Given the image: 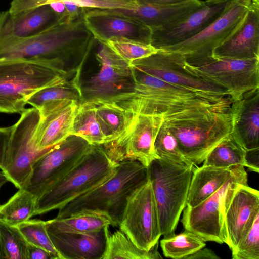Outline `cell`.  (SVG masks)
Listing matches in <instances>:
<instances>
[{
  "mask_svg": "<svg viewBox=\"0 0 259 259\" xmlns=\"http://www.w3.org/2000/svg\"><path fill=\"white\" fill-rule=\"evenodd\" d=\"M49 229L69 232H88L98 231L111 225L103 215L91 212L80 213L64 218H54L46 221Z\"/></svg>",
  "mask_w": 259,
  "mask_h": 259,
  "instance_id": "32",
  "label": "cell"
},
{
  "mask_svg": "<svg viewBox=\"0 0 259 259\" xmlns=\"http://www.w3.org/2000/svg\"><path fill=\"white\" fill-rule=\"evenodd\" d=\"M238 166H194L186 206L194 207L211 196L232 177Z\"/></svg>",
  "mask_w": 259,
  "mask_h": 259,
  "instance_id": "26",
  "label": "cell"
},
{
  "mask_svg": "<svg viewBox=\"0 0 259 259\" xmlns=\"http://www.w3.org/2000/svg\"><path fill=\"white\" fill-rule=\"evenodd\" d=\"M231 252L233 259H259V214L249 231Z\"/></svg>",
  "mask_w": 259,
  "mask_h": 259,
  "instance_id": "39",
  "label": "cell"
},
{
  "mask_svg": "<svg viewBox=\"0 0 259 259\" xmlns=\"http://www.w3.org/2000/svg\"><path fill=\"white\" fill-rule=\"evenodd\" d=\"M96 58L99 69L85 82L80 83V103L105 101L131 91L134 80L129 63L104 44H101Z\"/></svg>",
  "mask_w": 259,
  "mask_h": 259,
  "instance_id": "12",
  "label": "cell"
},
{
  "mask_svg": "<svg viewBox=\"0 0 259 259\" xmlns=\"http://www.w3.org/2000/svg\"><path fill=\"white\" fill-rule=\"evenodd\" d=\"M148 180V167L137 161L120 162L109 179L59 209L56 218L96 213L108 218L111 226L118 227L128 198Z\"/></svg>",
  "mask_w": 259,
  "mask_h": 259,
  "instance_id": "4",
  "label": "cell"
},
{
  "mask_svg": "<svg viewBox=\"0 0 259 259\" xmlns=\"http://www.w3.org/2000/svg\"><path fill=\"white\" fill-rule=\"evenodd\" d=\"M204 1H207V0H204Z\"/></svg>",
  "mask_w": 259,
  "mask_h": 259,
  "instance_id": "49",
  "label": "cell"
},
{
  "mask_svg": "<svg viewBox=\"0 0 259 259\" xmlns=\"http://www.w3.org/2000/svg\"><path fill=\"white\" fill-rule=\"evenodd\" d=\"M251 4V0H231L223 12L200 32L182 42L162 49L182 54L187 62L212 56L213 50L233 33Z\"/></svg>",
  "mask_w": 259,
  "mask_h": 259,
  "instance_id": "15",
  "label": "cell"
},
{
  "mask_svg": "<svg viewBox=\"0 0 259 259\" xmlns=\"http://www.w3.org/2000/svg\"><path fill=\"white\" fill-rule=\"evenodd\" d=\"M164 117V116H163ZM185 157L194 166L232 133L229 112L190 111L164 117Z\"/></svg>",
  "mask_w": 259,
  "mask_h": 259,
  "instance_id": "6",
  "label": "cell"
},
{
  "mask_svg": "<svg viewBox=\"0 0 259 259\" xmlns=\"http://www.w3.org/2000/svg\"><path fill=\"white\" fill-rule=\"evenodd\" d=\"M62 21L49 5L27 11L0 12V50L19 40L33 36Z\"/></svg>",
  "mask_w": 259,
  "mask_h": 259,
  "instance_id": "20",
  "label": "cell"
},
{
  "mask_svg": "<svg viewBox=\"0 0 259 259\" xmlns=\"http://www.w3.org/2000/svg\"><path fill=\"white\" fill-rule=\"evenodd\" d=\"M160 244L164 256L175 259L185 258L206 245L198 236L186 229L179 234L163 238Z\"/></svg>",
  "mask_w": 259,
  "mask_h": 259,
  "instance_id": "34",
  "label": "cell"
},
{
  "mask_svg": "<svg viewBox=\"0 0 259 259\" xmlns=\"http://www.w3.org/2000/svg\"><path fill=\"white\" fill-rule=\"evenodd\" d=\"M92 103L95 104L96 116L105 138L104 144L121 137L129 127L134 114L112 102Z\"/></svg>",
  "mask_w": 259,
  "mask_h": 259,
  "instance_id": "28",
  "label": "cell"
},
{
  "mask_svg": "<svg viewBox=\"0 0 259 259\" xmlns=\"http://www.w3.org/2000/svg\"><path fill=\"white\" fill-rule=\"evenodd\" d=\"M13 128L12 126L0 127V169L3 170L5 163L7 151Z\"/></svg>",
  "mask_w": 259,
  "mask_h": 259,
  "instance_id": "41",
  "label": "cell"
},
{
  "mask_svg": "<svg viewBox=\"0 0 259 259\" xmlns=\"http://www.w3.org/2000/svg\"><path fill=\"white\" fill-rule=\"evenodd\" d=\"M40 118L37 109H25L13 125L2 171L18 189L27 185L36 161L56 146L44 150L38 148L36 133Z\"/></svg>",
  "mask_w": 259,
  "mask_h": 259,
  "instance_id": "9",
  "label": "cell"
},
{
  "mask_svg": "<svg viewBox=\"0 0 259 259\" xmlns=\"http://www.w3.org/2000/svg\"><path fill=\"white\" fill-rule=\"evenodd\" d=\"M231 0L203 1L201 6L180 21L152 30L151 45L162 49L182 42L196 35L215 20Z\"/></svg>",
  "mask_w": 259,
  "mask_h": 259,
  "instance_id": "19",
  "label": "cell"
},
{
  "mask_svg": "<svg viewBox=\"0 0 259 259\" xmlns=\"http://www.w3.org/2000/svg\"><path fill=\"white\" fill-rule=\"evenodd\" d=\"M105 44L130 64L135 60L147 57L158 51L150 44L124 37L112 38Z\"/></svg>",
  "mask_w": 259,
  "mask_h": 259,
  "instance_id": "37",
  "label": "cell"
},
{
  "mask_svg": "<svg viewBox=\"0 0 259 259\" xmlns=\"http://www.w3.org/2000/svg\"><path fill=\"white\" fill-rule=\"evenodd\" d=\"M82 19L96 40L105 44L113 37H124L151 44L152 29L112 10L84 9Z\"/></svg>",
  "mask_w": 259,
  "mask_h": 259,
  "instance_id": "18",
  "label": "cell"
},
{
  "mask_svg": "<svg viewBox=\"0 0 259 259\" xmlns=\"http://www.w3.org/2000/svg\"><path fill=\"white\" fill-rule=\"evenodd\" d=\"M16 226L29 244L44 248L49 252L55 259H59L49 236L46 221L29 219Z\"/></svg>",
  "mask_w": 259,
  "mask_h": 259,
  "instance_id": "38",
  "label": "cell"
},
{
  "mask_svg": "<svg viewBox=\"0 0 259 259\" xmlns=\"http://www.w3.org/2000/svg\"><path fill=\"white\" fill-rule=\"evenodd\" d=\"M159 242L149 251L139 248L120 230L109 234L103 259H161Z\"/></svg>",
  "mask_w": 259,
  "mask_h": 259,
  "instance_id": "30",
  "label": "cell"
},
{
  "mask_svg": "<svg viewBox=\"0 0 259 259\" xmlns=\"http://www.w3.org/2000/svg\"><path fill=\"white\" fill-rule=\"evenodd\" d=\"M118 227L141 249L149 251L159 242L162 234L149 180L128 198Z\"/></svg>",
  "mask_w": 259,
  "mask_h": 259,
  "instance_id": "14",
  "label": "cell"
},
{
  "mask_svg": "<svg viewBox=\"0 0 259 259\" xmlns=\"http://www.w3.org/2000/svg\"><path fill=\"white\" fill-rule=\"evenodd\" d=\"M184 56L177 52L159 49L150 56L135 60L130 66L168 83L210 97L229 96L224 89L205 81L186 70Z\"/></svg>",
  "mask_w": 259,
  "mask_h": 259,
  "instance_id": "16",
  "label": "cell"
},
{
  "mask_svg": "<svg viewBox=\"0 0 259 259\" xmlns=\"http://www.w3.org/2000/svg\"><path fill=\"white\" fill-rule=\"evenodd\" d=\"M90 145L80 137L68 136L36 161L29 181L22 189L38 199L76 165Z\"/></svg>",
  "mask_w": 259,
  "mask_h": 259,
  "instance_id": "13",
  "label": "cell"
},
{
  "mask_svg": "<svg viewBox=\"0 0 259 259\" xmlns=\"http://www.w3.org/2000/svg\"><path fill=\"white\" fill-rule=\"evenodd\" d=\"M188 0H136L138 3L169 5L183 2Z\"/></svg>",
  "mask_w": 259,
  "mask_h": 259,
  "instance_id": "45",
  "label": "cell"
},
{
  "mask_svg": "<svg viewBox=\"0 0 259 259\" xmlns=\"http://www.w3.org/2000/svg\"><path fill=\"white\" fill-rule=\"evenodd\" d=\"M95 41L82 17L71 22H58L33 36L13 42L0 50V58L57 60L68 73L75 75L81 70Z\"/></svg>",
  "mask_w": 259,
  "mask_h": 259,
  "instance_id": "2",
  "label": "cell"
},
{
  "mask_svg": "<svg viewBox=\"0 0 259 259\" xmlns=\"http://www.w3.org/2000/svg\"><path fill=\"white\" fill-rule=\"evenodd\" d=\"M220 257L212 250L203 247L185 259H219Z\"/></svg>",
  "mask_w": 259,
  "mask_h": 259,
  "instance_id": "44",
  "label": "cell"
},
{
  "mask_svg": "<svg viewBox=\"0 0 259 259\" xmlns=\"http://www.w3.org/2000/svg\"><path fill=\"white\" fill-rule=\"evenodd\" d=\"M212 56L237 59L259 58V6L252 3L237 27L213 50Z\"/></svg>",
  "mask_w": 259,
  "mask_h": 259,
  "instance_id": "22",
  "label": "cell"
},
{
  "mask_svg": "<svg viewBox=\"0 0 259 259\" xmlns=\"http://www.w3.org/2000/svg\"><path fill=\"white\" fill-rule=\"evenodd\" d=\"M37 198L24 189L19 190L8 201L0 205V221L17 226L34 216Z\"/></svg>",
  "mask_w": 259,
  "mask_h": 259,
  "instance_id": "31",
  "label": "cell"
},
{
  "mask_svg": "<svg viewBox=\"0 0 259 259\" xmlns=\"http://www.w3.org/2000/svg\"><path fill=\"white\" fill-rule=\"evenodd\" d=\"M163 122V114H134L129 127L121 137L101 146L116 163L137 161L148 167L153 160L159 158L154 144Z\"/></svg>",
  "mask_w": 259,
  "mask_h": 259,
  "instance_id": "11",
  "label": "cell"
},
{
  "mask_svg": "<svg viewBox=\"0 0 259 259\" xmlns=\"http://www.w3.org/2000/svg\"><path fill=\"white\" fill-rule=\"evenodd\" d=\"M117 165L101 145L91 144L76 165L37 200L34 215L59 209L99 187L114 174Z\"/></svg>",
  "mask_w": 259,
  "mask_h": 259,
  "instance_id": "5",
  "label": "cell"
},
{
  "mask_svg": "<svg viewBox=\"0 0 259 259\" xmlns=\"http://www.w3.org/2000/svg\"><path fill=\"white\" fill-rule=\"evenodd\" d=\"M56 1L70 2L84 9L105 10H134L138 5L136 0H51L49 5Z\"/></svg>",
  "mask_w": 259,
  "mask_h": 259,
  "instance_id": "40",
  "label": "cell"
},
{
  "mask_svg": "<svg viewBox=\"0 0 259 259\" xmlns=\"http://www.w3.org/2000/svg\"><path fill=\"white\" fill-rule=\"evenodd\" d=\"M192 74L226 90L232 102L259 88V58L237 59L210 56L192 62H183Z\"/></svg>",
  "mask_w": 259,
  "mask_h": 259,
  "instance_id": "8",
  "label": "cell"
},
{
  "mask_svg": "<svg viewBox=\"0 0 259 259\" xmlns=\"http://www.w3.org/2000/svg\"><path fill=\"white\" fill-rule=\"evenodd\" d=\"M81 101L80 74H78L61 83L39 90L27 100V103L39 112H45Z\"/></svg>",
  "mask_w": 259,
  "mask_h": 259,
  "instance_id": "27",
  "label": "cell"
},
{
  "mask_svg": "<svg viewBox=\"0 0 259 259\" xmlns=\"http://www.w3.org/2000/svg\"><path fill=\"white\" fill-rule=\"evenodd\" d=\"M203 3L202 0H188L169 5L138 3L137 7L134 10H112L154 30L165 27L180 21L201 6Z\"/></svg>",
  "mask_w": 259,
  "mask_h": 259,
  "instance_id": "24",
  "label": "cell"
},
{
  "mask_svg": "<svg viewBox=\"0 0 259 259\" xmlns=\"http://www.w3.org/2000/svg\"><path fill=\"white\" fill-rule=\"evenodd\" d=\"M0 242L4 259H27L28 243L16 226L0 221Z\"/></svg>",
  "mask_w": 259,
  "mask_h": 259,
  "instance_id": "35",
  "label": "cell"
},
{
  "mask_svg": "<svg viewBox=\"0 0 259 259\" xmlns=\"http://www.w3.org/2000/svg\"><path fill=\"white\" fill-rule=\"evenodd\" d=\"M75 75L57 60L40 58H0V112L21 114L35 93Z\"/></svg>",
  "mask_w": 259,
  "mask_h": 259,
  "instance_id": "3",
  "label": "cell"
},
{
  "mask_svg": "<svg viewBox=\"0 0 259 259\" xmlns=\"http://www.w3.org/2000/svg\"><path fill=\"white\" fill-rule=\"evenodd\" d=\"M258 151L259 149L246 151L245 157V167L250 171L257 173L259 171Z\"/></svg>",
  "mask_w": 259,
  "mask_h": 259,
  "instance_id": "43",
  "label": "cell"
},
{
  "mask_svg": "<svg viewBox=\"0 0 259 259\" xmlns=\"http://www.w3.org/2000/svg\"><path fill=\"white\" fill-rule=\"evenodd\" d=\"M246 154V150L231 133L208 154L203 161V165L245 167Z\"/></svg>",
  "mask_w": 259,
  "mask_h": 259,
  "instance_id": "33",
  "label": "cell"
},
{
  "mask_svg": "<svg viewBox=\"0 0 259 259\" xmlns=\"http://www.w3.org/2000/svg\"><path fill=\"white\" fill-rule=\"evenodd\" d=\"M154 147L156 154L162 159L181 165H193L185 157L177 138L164 122L157 136Z\"/></svg>",
  "mask_w": 259,
  "mask_h": 259,
  "instance_id": "36",
  "label": "cell"
},
{
  "mask_svg": "<svg viewBox=\"0 0 259 259\" xmlns=\"http://www.w3.org/2000/svg\"><path fill=\"white\" fill-rule=\"evenodd\" d=\"M70 135L80 137L93 145H101L105 143V138L96 116L94 103L84 102L78 104Z\"/></svg>",
  "mask_w": 259,
  "mask_h": 259,
  "instance_id": "29",
  "label": "cell"
},
{
  "mask_svg": "<svg viewBox=\"0 0 259 259\" xmlns=\"http://www.w3.org/2000/svg\"><path fill=\"white\" fill-rule=\"evenodd\" d=\"M9 182L4 172L0 171V188L7 182Z\"/></svg>",
  "mask_w": 259,
  "mask_h": 259,
  "instance_id": "46",
  "label": "cell"
},
{
  "mask_svg": "<svg viewBox=\"0 0 259 259\" xmlns=\"http://www.w3.org/2000/svg\"><path fill=\"white\" fill-rule=\"evenodd\" d=\"M258 214V191L248 184L234 183L228 191L223 204L227 245L231 251L249 231Z\"/></svg>",
  "mask_w": 259,
  "mask_h": 259,
  "instance_id": "17",
  "label": "cell"
},
{
  "mask_svg": "<svg viewBox=\"0 0 259 259\" xmlns=\"http://www.w3.org/2000/svg\"><path fill=\"white\" fill-rule=\"evenodd\" d=\"M47 230L59 259H103L110 234L109 227L88 232Z\"/></svg>",
  "mask_w": 259,
  "mask_h": 259,
  "instance_id": "21",
  "label": "cell"
},
{
  "mask_svg": "<svg viewBox=\"0 0 259 259\" xmlns=\"http://www.w3.org/2000/svg\"><path fill=\"white\" fill-rule=\"evenodd\" d=\"M0 259H4V254L3 253V251L1 247V242H0Z\"/></svg>",
  "mask_w": 259,
  "mask_h": 259,
  "instance_id": "47",
  "label": "cell"
},
{
  "mask_svg": "<svg viewBox=\"0 0 259 259\" xmlns=\"http://www.w3.org/2000/svg\"><path fill=\"white\" fill-rule=\"evenodd\" d=\"M245 167L238 165L232 177L209 197L194 207L186 206L181 222L185 229L204 241L228 244L223 219V204L227 193L236 182L248 184Z\"/></svg>",
  "mask_w": 259,
  "mask_h": 259,
  "instance_id": "10",
  "label": "cell"
},
{
  "mask_svg": "<svg viewBox=\"0 0 259 259\" xmlns=\"http://www.w3.org/2000/svg\"><path fill=\"white\" fill-rule=\"evenodd\" d=\"M232 133L246 150L259 149V88L231 103Z\"/></svg>",
  "mask_w": 259,
  "mask_h": 259,
  "instance_id": "23",
  "label": "cell"
},
{
  "mask_svg": "<svg viewBox=\"0 0 259 259\" xmlns=\"http://www.w3.org/2000/svg\"><path fill=\"white\" fill-rule=\"evenodd\" d=\"M251 1L253 4L256 5V6H259V0H251Z\"/></svg>",
  "mask_w": 259,
  "mask_h": 259,
  "instance_id": "48",
  "label": "cell"
},
{
  "mask_svg": "<svg viewBox=\"0 0 259 259\" xmlns=\"http://www.w3.org/2000/svg\"><path fill=\"white\" fill-rule=\"evenodd\" d=\"M27 259H55L48 251L41 247L28 243Z\"/></svg>",
  "mask_w": 259,
  "mask_h": 259,
  "instance_id": "42",
  "label": "cell"
},
{
  "mask_svg": "<svg viewBox=\"0 0 259 259\" xmlns=\"http://www.w3.org/2000/svg\"><path fill=\"white\" fill-rule=\"evenodd\" d=\"M79 103L73 102L50 111L39 112L40 120L36 133L38 148L46 149L57 145L68 136Z\"/></svg>",
  "mask_w": 259,
  "mask_h": 259,
  "instance_id": "25",
  "label": "cell"
},
{
  "mask_svg": "<svg viewBox=\"0 0 259 259\" xmlns=\"http://www.w3.org/2000/svg\"><path fill=\"white\" fill-rule=\"evenodd\" d=\"M194 166L160 158L153 160L148 166L163 238L175 234L180 216L186 206Z\"/></svg>",
  "mask_w": 259,
  "mask_h": 259,
  "instance_id": "7",
  "label": "cell"
},
{
  "mask_svg": "<svg viewBox=\"0 0 259 259\" xmlns=\"http://www.w3.org/2000/svg\"><path fill=\"white\" fill-rule=\"evenodd\" d=\"M131 68L134 80L131 91L105 102L114 103L133 114H163L164 117L198 110L229 112L232 103L229 96H205Z\"/></svg>",
  "mask_w": 259,
  "mask_h": 259,
  "instance_id": "1",
  "label": "cell"
}]
</instances>
